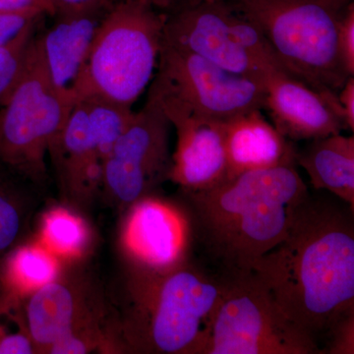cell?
Returning <instances> with one entry per match:
<instances>
[{"label": "cell", "mask_w": 354, "mask_h": 354, "mask_svg": "<svg viewBox=\"0 0 354 354\" xmlns=\"http://www.w3.org/2000/svg\"><path fill=\"white\" fill-rule=\"evenodd\" d=\"M171 127L160 104L148 97L102 162V186L123 207L153 194L169 180Z\"/></svg>", "instance_id": "obj_10"}, {"label": "cell", "mask_w": 354, "mask_h": 354, "mask_svg": "<svg viewBox=\"0 0 354 354\" xmlns=\"http://www.w3.org/2000/svg\"><path fill=\"white\" fill-rule=\"evenodd\" d=\"M39 12L55 16L51 0H0V13Z\"/></svg>", "instance_id": "obj_28"}, {"label": "cell", "mask_w": 354, "mask_h": 354, "mask_svg": "<svg viewBox=\"0 0 354 354\" xmlns=\"http://www.w3.org/2000/svg\"><path fill=\"white\" fill-rule=\"evenodd\" d=\"M265 86L264 109L290 141H311L344 129L337 95L320 92L283 71L269 74Z\"/></svg>", "instance_id": "obj_13"}, {"label": "cell", "mask_w": 354, "mask_h": 354, "mask_svg": "<svg viewBox=\"0 0 354 354\" xmlns=\"http://www.w3.org/2000/svg\"><path fill=\"white\" fill-rule=\"evenodd\" d=\"M102 333L100 323L84 326L72 330L53 344L46 353L83 354L88 353L101 344Z\"/></svg>", "instance_id": "obj_23"}, {"label": "cell", "mask_w": 354, "mask_h": 354, "mask_svg": "<svg viewBox=\"0 0 354 354\" xmlns=\"http://www.w3.org/2000/svg\"><path fill=\"white\" fill-rule=\"evenodd\" d=\"M225 277L194 261L164 272L130 270L120 332L137 353L204 354Z\"/></svg>", "instance_id": "obj_3"}, {"label": "cell", "mask_w": 354, "mask_h": 354, "mask_svg": "<svg viewBox=\"0 0 354 354\" xmlns=\"http://www.w3.org/2000/svg\"><path fill=\"white\" fill-rule=\"evenodd\" d=\"M85 295L80 286L58 278L31 293L26 321L37 351L46 353L72 330L100 322L99 308Z\"/></svg>", "instance_id": "obj_14"}, {"label": "cell", "mask_w": 354, "mask_h": 354, "mask_svg": "<svg viewBox=\"0 0 354 354\" xmlns=\"http://www.w3.org/2000/svg\"><path fill=\"white\" fill-rule=\"evenodd\" d=\"M297 167L245 172L211 189L181 191L194 221L197 247L218 272L252 271L285 239L310 194Z\"/></svg>", "instance_id": "obj_2"}, {"label": "cell", "mask_w": 354, "mask_h": 354, "mask_svg": "<svg viewBox=\"0 0 354 354\" xmlns=\"http://www.w3.org/2000/svg\"><path fill=\"white\" fill-rule=\"evenodd\" d=\"M22 218L16 205L0 193V252L9 248L20 234Z\"/></svg>", "instance_id": "obj_25"}, {"label": "cell", "mask_w": 354, "mask_h": 354, "mask_svg": "<svg viewBox=\"0 0 354 354\" xmlns=\"http://www.w3.org/2000/svg\"><path fill=\"white\" fill-rule=\"evenodd\" d=\"M337 101L341 109L344 128L354 131V78L348 77L337 93Z\"/></svg>", "instance_id": "obj_30"}, {"label": "cell", "mask_w": 354, "mask_h": 354, "mask_svg": "<svg viewBox=\"0 0 354 354\" xmlns=\"http://www.w3.org/2000/svg\"><path fill=\"white\" fill-rule=\"evenodd\" d=\"M228 1L257 26L288 75L337 95L348 78L339 59V24L353 0Z\"/></svg>", "instance_id": "obj_5"}, {"label": "cell", "mask_w": 354, "mask_h": 354, "mask_svg": "<svg viewBox=\"0 0 354 354\" xmlns=\"http://www.w3.org/2000/svg\"><path fill=\"white\" fill-rule=\"evenodd\" d=\"M62 186L75 199H87L102 186V162L90 130L82 102H76L50 152Z\"/></svg>", "instance_id": "obj_17"}, {"label": "cell", "mask_w": 354, "mask_h": 354, "mask_svg": "<svg viewBox=\"0 0 354 354\" xmlns=\"http://www.w3.org/2000/svg\"><path fill=\"white\" fill-rule=\"evenodd\" d=\"M111 6L58 14L55 15L57 22L39 35L44 64L58 90L70 93L87 60L102 18Z\"/></svg>", "instance_id": "obj_16"}, {"label": "cell", "mask_w": 354, "mask_h": 354, "mask_svg": "<svg viewBox=\"0 0 354 354\" xmlns=\"http://www.w3.org/2000/svg\"><path fill=\"white\" fill-rule=\"evenodd\" d=\"M75 106L70 93L58 90L32 41L23 75L0 106V158L32 179L46 174V157Z\"/></svg>", "instance_id": "obj_8"}, {"label": "cell", "mask_w": 354, "mask_h": 354, "mask_svg": "<svg viewBox=\"0 0 354 354\" xmlns=\"http://www.w3.org/2000/svg\"><path fill=\"white\" fill-rule=\"evenodd\" d=\"M88 130L102 162L113 152L114 145L131 122L135 111L108 100L90 97L83 100Z\"/></svg>", "instance_id": "obj_19"}, {"label": "cell", "mask_w": 354, "mask_h": 354, "mask_svg": "<svg viewBox=\"0 0 354 354\" xmlns=\"http://www.w3.org/2000/svg\"><path fill=\"white\" fill-rule=\"evenodd\" d=\"M297 164L308 174L316 190L332 193L354 209V137L342 133L311 140Z\"/></svg>", "instance_id": "obj_18"}, {"label": "cell", "mask_w": 354, "mask_h": 354, "mask_svg": "<svg viewBox=\"0 0 354 354\" xmlns=\"http://www.w3.org/2000/svg\"><path fill=\"white\" fill-rule=\"evenodd\" d=\"M157 102L177 134L169 180L183 192L211 189L227 180L225 120Z\"/></svg>", "instance_id": "obj_12"}, {"label": "cell", "mask_w": 354, "mask_h": 354, "mask_svg": "<svg viewBox=\"0 0 354 354\" xmlns=\"http://www.w3.org/2000/svg\"><path fill=\"white\" fill-rule=\"evenodd\" d=\"M149 97L201 115L227 120L264 109V81L239 75L195 53L162 44Z\"/></svg>", "instance_id": "obj_9"}, {"label": "cell", "mask_w": 354, "mask_h": 354, "mask_svg": "<svg viewBox=\"0 0 354 354\" xmlns=\"http://www.w3.org/2000/svg\"><path fill=\"white\" fill-rule=\"evenodd\" d=\"M254 109L225 120L227 179L245 172L297 164L295 142L285 138Z\"/></svg>", "instance_id": "obj_15"}, {"label": "cell", "mask_w": 354, "mask_h": 354, "mask_svg": "<svg viewBox=\"0 0 354 354\" xmlns=\"http://www.w3.org/2000/svg\"><path fill=\"white\" fill-rule=\"evenodd\" d=\"M58 259L41 242L21 247L9 263L11 283L20 293L31 295L59 278Z\"/></svg>", "instance_id": "obj_20"}, {"label": "cell", "mask_w": 354, "mask_h": 354, "mask_svg": "<svg viewBox=\"0 0 354 354\" xmlns=\"http://www.w3.org/2000/svg\"><path fill=\"white\" fill-rule=\"evenodd\" d=\"M44 16L39 12L0 13V46L17 36L28 25L41 20Z\"/></svg>", "instance_id": "obj_27"}, {"label": "cell", "mask_w": 354, "mask_h": 354, "mask_svg": "<svg viewBox=\"0 0 354 354\" xmlns=\"http://www.w3.org/2000/svg\"><path fill=\"white\" fill-rule=\"evenodd\" d=\"M121 245L133 271L164 272L190 262L197 242L187 204L153 193L133 203L121 230Z\"/></svg>", "instance_id": "obj_11"}, {"label": "cell", "mask_w": 354, "mask_h": 354, "mask_svg": "<svg viewBox=\"0 0 354 354\" xmlns=\"http://www.w3.org/2000/svg\"><path fill=\"white\" fill-rule=\"evenodd\" d=\"M37 348L29 333L19 332L0 337V354H31Z\"/></svg>", "instance_id": "obj_29"}, {"label": "cell", "mask_w": 354, "mask_h": 354, "mask_svg": "<svg viewBox=\"0 0 354 354\" xmlns=\"http://www.w3.org/2000/svg\"><path fill=\"white\" fill-rule=\"evenodd\" d=\"M353 213L342 200L309 194L285 239L253 267L281 311L317 344L354 309Z\"/></svg>", "instance_id": "obj_1"}, {"label": "cell", "mask_w": 354, "mask_h": 354, "mask_svg": "<svg viewBox=\"0 0 354 354\" xmlns=\"http://www.w3.org/2000/svg\"><path fill=\"white\" fill-rule=\"evenodd\" d=\"M165 13L167 46L264 82L281 67L257 26L228 0H183Z\"/></svg>", "instance_id": "obj_6"}, {"label": "cell", "mask_w": 354, "mask_h": 354, "mask_svg": "<svg viewBox=\"0 0 354 354\" xmlns=\"http://www.w3.org/2000/svg\"><path fill=\"white\" fill-rule=\"evenodd\" d=\"M339 55L342 68L348 77L354 76V3L348 4L339 30Z\"/></svg>", "instance_id": "obj_26"}, {"label": "cell", "mask_w": 354, "mask_h": 354, "mask_svg": "<svg viewBox=\"0 0 354 354\" xmlns=\"http://www.w3.org/2000/svg\"><path fill=\"white\" fill-rule=\"evenodd\" d=\"M148 1L158 10L167 12V10L176 6V4L180 3L183 0H148Z\"/></svg>", "instance_id": "obj_31"}, {"label": "cell", "mask_w": 354, "mask_h": 354, "mask_svg": "<svg viewBox=\"0 0 354 354\" xmlns=\"http://www.w3.org/2000/svg\"><path fill=\"white\" fill-rule=\"evenodd\" d=\"M39 21L28 25L17 36L0 46V106L23 75Z\"/></svg>", "instance_id": "obj_22"}, {"label": "cell", "mask_w": 354, "mask_h": 354, "mask_svg": "<svg viewBox=\"0 0 354 354\" xmlns=\"http://www.w3.org/2000/svg\"><path fill=\"white\" fill-rule=\"evenodd\" d=\"M323 337L320 354H354V309L337 318Z\"/></svg>", "instance_id": "obj_24"}, {"label": "cell", "mask_w": 354, "mask_h": 354, "mask_svg": "<svg viewBox=\"0 0 354 354\" xmlns=\"http://www.w3.org/2000/svg\"><path fill=\"white\" fill-rule=\"evenodd\" d=\"M88 232L82 218L68 209H50L44 216L41 243L58 258H75L87 246Z\"/></svg>", "instance_id": "obj_21"}, {"label": "cell", "mask_w": 354, "mask_h": 354, "mask_svg": "<svg viewBox=\"0 0 354 354\" xmlns=\"http://www.w3.org/2000/svg\"><path fill=\"white\" fill-rule=\"evenodd\" d=\"M165 21L148 0L114 1L70 90L75 104L100 97L132 108L155 75Z\"/></svg>", "instance_id": "obj_4"}, {"label": "cell", "mask_w": 354, "mask_h": 354, "mask_svg": "<svg viewBox=\"0 0 354 354\" xmlns=\"http://www.w3.org/2000/svg\"><path fill=\"white\" fill-rule=\"evenodd\" d=\"M223 277L204 354H320L315 339L291 322L255 272Z\"/></svg>", "instance_id": "obj_7"}]
</instances>
